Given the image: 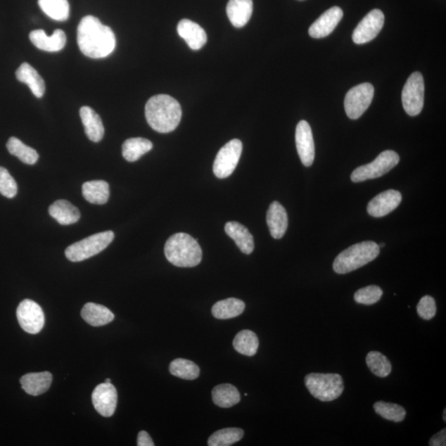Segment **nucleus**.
Wrapping results in <instances>:
<instances>
[{
  "mask_svg": "<svg viewBox=\"0 0 446 446\" xmlns=\"http://www.w3.org/2000/svg\"><path fill=\"white\" fill-rule=\"evenodd\" d=\"M77 42L82 53L93 59L107 58L116 47L115 32L91 15L85 16L80 21Z\"/></svg>",
  "mask_w": 446,
  "mask_h": 446,
  "instance_id": "1",
  "label": "nucleus"
},
{
  "mask_svg": "<svg viewBox=\"0 0 446 446\" xmlns=\"http://www.w3.org/2000/svg\"><path fill=\"white\" fill-rule=\"evenodd\" d=\"M145 113L150 127L160 134L173 132L182 117L181 106L167 94L151 97L146 104Z\"/></svg>",
  "mask_w": 446,
  "mask_h": 446,
  "instance_id": "2",
  "label": "nucleus"
},
{
  "mask_svg": "<svg viewBox=\"0 0 446 446\" xmlns=\"http://www.w3.org/2000/svg\"><path fill=\"white\" fill-rule=\"evenodd\" d=\"M165 254L168 262L177 267H197L203 257L198 241L183 232L170 237L165 246Z\"/></svg>",
  "mask_w": 446,
  "mask_h": 446,
  "instance_id": "3",
  "label": "nucleus"
},
{
  "mask_svg": "<svg viewBox=\"0 0 446 446\" xmlns=\"http://www.w3.org/2000/svg\"><path fill=\"white\" fill-rule=\"evenodd\" d=\"M381 248L374 241L351 246L340 253L334 260L333 269L340 274H348L362 268L378 257Z\"/></svg>",
  "mask_w": 446,
  "mask_h": 446,
  "instance_id": "4",
  "label": "nucleus"
},
{
  "mask_svg": "<svg viewBox=\"0 0 446 446\" xmlns=\"http://www.w3.org/2000/svg\"><path fill=\"white\" fill-rule=\"evenodd\" d=\"M305 381L311 395L321 402L338 400L344 391L343 378L338 374L312 373L307 374Z\"/></svg>",
  "mask_w": 446,
  "mask_h": 446,
  "instance_id": "5",
  "label": "nucleus"
},
{
  "mask_svg": "<svg viewBox=\"0 0 446 446\" xmlns=\"http://www.w3.org/2000/svg\"><path fill=\"white\" fill-rule=\"evenodd\" d=\"M115 239L112 231L99 232L68 246L65 251L66 258L72 262H83L107 248Z\"/></svg>",
  "mask_w": 446,
  "mask_h": 446,
  "instance_id": "6",
  "label": "nucleus"
},
{
  "mask_svg": "<svg viewBox=\"0 0 446 446\" xmlns=\"http://www.w3.org/2000/svg\"><path fill=\"white\" fill-rule=\"evenodd\" d=\"M400 155L395 151H386L379 154L371 163L359 166L351 174L354 183L365 181L383 177L400 163Z\"/></svg>",
  "mask_w": 446,
  "mask_h": 446,
  "instance_id": "7",
  "label": "nucleus"
},
{
  "mask_svg": "<svg viewBox=\"0 0 446 446\" xmlns=\"http://www.w3.org/2000/svg\"><path fill=\"white\" fill-rule=\"evenodd\" d=\"M425 85L423 77L420 72L412 73L403 87L402 106L408 115H420L424 106Z\"/></svg>",
  "mask_w": 446,
  "mask_h": 446,
  "instance_id": "8",
  "label": "nucleus"
},
{
  "mask_svg": "<svg viewBox=\"0 0 446 446\" xmlns=\"http://www.w3.org/2000/svg\"><path fill=\"white\" fill-rule=\"evenodd\" d=\"M374 88L371 84L363 83L350 89L345 98L346 115L350 120H358L371 104Z\"/></svg>",
  "mask_w": 446,
  "mask_h": 446,
  "instance_id": "9",
  "label": "nucleus"
},
{
  "mask_svg": "<svg viewBox=\"0 0 446 446\" xmlns=\"http://www.w3.org/2000/svg\"><path fill=\"white\" fill-rule=\"evenodd\" d=\"M241 153L243 144L238 139L231 140L222 147L213 164V173L216 177L219 179L229 177L236 168Z\"/></svg>",
  "mask_w": 446,
  "mask_h": 446,
  "instance_id": "10",
  "label": "nucleus"
},
{
  "mask_svg": "<svg viewBox=\"0 0 446 446\" xmlns=\"http://www.w3.org/2000/svg\"><path fill=\"white\" fill-rule=\"evenodd\" d=\"M17 317L22 329L27 333H39L44 327V310L34 301L30 300L22 301L18 307Z\"/></svg>",
  "mask_w": 446,
  "mask_h": 446,
  "instance_id": "11",
  "label": "nucleus"
},
{
  "mask_svg": "<svg viewBox=\"0 0 446 446\" xmlns=\"http://www.w3.org/2000/svg\"><path fill=\"white\" fill-rule=\"evenodd\" d=\"M384 25V14L381 9H373L355 28L352 39L355 44H364L376 39Z\"/></svg>",
  "mask_w": 446,
  "mask_h": 446,
  "instance_id": "12",
  "label": "nucleus"
},
{
  "mask_svg": "<svg viewBox=\"0 0 446 446\" xmlns=\"http://www.w3.org/2000/svg\"><path fill=\"white\" fill-rule=\"evenodd\" d=\"M94 408L103 416L109 417L115 414L117 403V389L111 383L98 384L92 393Z\"/></svg>",
  "mask_w": 446,
  "mask_h": 446,
  "instance_id": "13",
  "label": "nucleus"
},
{
  "mask_svg": "<svg viewBox=\"0 0 446 446\" xmlns=\"http://www.w3.org/2000/svg\"><path fill=\"white\" fill-rule=\"evenodd\" d=\"M295 140L298 153L300 155L302 163L307 167L311 166L315 158V145L311 127L307 122L302 120L298 122Z\"/></svg>",
  "mask_w": 446,
  "mask_h": 446,
  "instance_id": "14",
  "label": "nucleus"
},
{
  "mask_svg": "<svg viewBox=\"0 0 446 446\" xmlns=\"http://www.w3.org/2000/svg\"><path fill=\"white\" fill-rule=\"evenodd\" d=\"M401 202V193L395 189H389L374 197L369 203L367 211L370 216L382 217L395 210Z\"/></svg>",
  "mask_w": 446,
  "mask_h": 446,
  "instance_id": "15",
  "label": "nucleus"
},
{
  "mask_svg": "<svg viewBox=\"0 0 446 446\" xmlns=\"http://www.w3.org/2000/svg\"><path fill=\"white\" fill-rule=\"evenodd\" d=\"M343 11L339 7H332L317 18L310 27V35L313 39H324L334 31L336 26L343 20Z\"/></svg>",
  "mask_w": 446,
  "mask_h": 446,
  "instance_id": "16",
  "label": "nucleus"
},
{
  "mask_svg": "<svg viewBox=\"0 0 446 446\" xmlns=\"http://www.w3.org/2000/svg\"><path fill=\"white\" fill-rule=\"evenodd\" d=\"M30 39L37 49L49 52L60 51L66 44L65 33L60 30H55L51 36H47L44 30H34L30 32Z\"/></svg>",
  "mask_w": 446,
  "mask_h": 446,
  "instance_id": "17",
  "label": "nucleus"
},
{
  "mask_svg": "<svg viewBox=\"0 0 446 446\" xmlns=\"http://www.w3.org/2000/svg\"><path fill=\"white\" fill-rule=\"evenodd\" d=\"M177 31L180 37L193 51L201 49L206 44L208 37L203 28L189 20H183L179 23Z\"/></svg>",
  "mask_w": 446,
  "mask_h": 446,
  "instance_id": "18",
  "label": "nucleus"
},
{
  "mask_svg": "<svg viewBox=\"0 0 446 446\" xmlns=\"http://www.w3.org/2000/svg\"><path fill=\"white\" fill-rule=\"evenodd\" d=\"M270 234L274 239H281L288 229V215L281 203L274 201L270 204L267 217Z\"/></svg>",
  "mask_w": 446,
  "mask_h": 446,
  "instance_id": "19",
  "label": "nucleus"
},
{
  "mask_svg": "<svg viewBox=\"0 0 446 446\" xmlns=\"http://www.w3.org/2000/svg\"><path fill=\"white\" fill-rule=\"evenodd\" d=\"M253 12V0H229L227 4V17L235 27H244L250 20Z\"/></svg>",
  "mask_w": 446,
  "mask_h": 446,
  "instance_id": "20",
  "label": "nucleus"
},
{
  "mask_svg": "<svg viewBox=\"0 0 446 446\" xmlns=\"http://www.w3.org/2000/svg\"><path fill=\"white\" fill-rule=\"evenodd\" d=\"M51 382V374L47 371L27 374L20 379L23 390L32 396L44 395L50 388Z\"/></svg>",
  "mask_w": 446,
  "mask_h": 446,
  "instance_id": "21",
  "label": "nucleus"
},
{
  "mask_svg": "<svg viewBox=\"0 0 446 446\" xmlns=\"http://www.w3.org/2000/svg\"><path fill=\"white\" fill-rule=\"evenodd\" d=\"M79 115L82 117L85 134L90 141L98 142L103 139L104 127L101 117L91 108L84 106L80 108Z\"/></svg>",
  "mask_w": 446,
  "mask_h": 446,
  "instance_id": "22",
  "label": "nucleus"
},
{
  "mask_svg": "<svg viewBox=\"0 0 446 446\" xmlns=\"http://www.w3.org/2000/svg\"><path fill=\"white\" fill-rule=\"evenodd\" d=\"M225 231L232 240H234L241 253L246 255L253 253L254 238L245 226L237 222H229L225 226Z\"/></svg>",
  "mask_w": 446,
  "mask_h": 446,
  "instance_id": "23",
  "label": "nucleus"
},
{
  "mask_svg": "<svg viewBox=\"0 0 446 446\" xmlns=\"http://www.w3.org/2000/svg\"><path fill=\"white\" fill-rule=\"evenodd\" d=\"M18 82L25 83L30 88L37 98H42L45 94V82L37 71L28 63H23L16 70Z\"/></svg>",
  "mask_w": 446,
  "mask_h": 446,
  "instance_id": "24",
  "label": "nucleus"
},
{
  "mask_svg": "<svg viewBox=\"0 0 446 446\" xmlns=\"http://www.w3.org/2000/svg\"><path fill=\"white\" fill-rule=\"evenodd\" d=\"M49 215L63 226L74 224L80 218L78 208L64 199L51 204L49 208Z\"/></svg>",
  "mask_w": 446,
  "mask_h": 446,
  "instance_id": "25",
  "label": "nucleus"
},
{
  "mask_svg": "<svg viewBox=\"0 0 446 446\" xmlns=\"http://www.w3.org/2000/svg\"><path fill=\"white\" fill-rule=\"evenodd\" d=\"M82 317L93 326L107 325L115 319V314L108 308L94 302H88L84 306Z\"/></svg>",
  "mask_w": 446,
  "mask_h": 446,
  "instance_id": "26",
  "label": "nucleus"
},
{
  "mask_svg": "<svg viewBox=\"0 0 446 446\" xmlns=\"http://www.w3.org/2000/svg\"><path fill=\"white\" fill-rule=\"evenodd\" d=\"M82 194L85 200L89 203L102 205L108 201L110 191H109V185L106 181L93 180V181L83 184Z\"/></svg>",
  "mask_w": 446,
  "mask_h": 446,
  "instance_id": "27",
  "label": "nucleus"
},
{
  "mask_svg": "<svg viewBox=\"0 0 446 446\" xmlns=\"http://www.w3.org/2000/svg\"><path fill=\"white\" fill-rule=\"evenodd\" d=\"M245 307L243 301L230 298L216 302L212 308V313L217 319H230L240 316L244 312Z\"/></svg>",
  "mask_w": 446,
  "mask_h": 446,
  "instance_id": "28",
  "label": "nucleus"
},
{
  "mask_svg": "<svg viewBox=\"0 0 446 446\" xmlns=\"http://www.w3.org/2000/svg\"><path fill=\"white\" fill-rule=\"evenodd\" d=\"M153 147V142L141 137L127 139L122 144V156L129 163H135L142 155L149 153Z\"/></svg>",
  "mask_w": 446,
  "mask_h": 446,
  "instance_id": "29",
  "label": "nucleus"
},
{
  "mask_svg": "<svg viewBox=\"0 0 446 446\" xmlns=\"http://www.w3.org/2000/svg\"><path fill=\"white\" fill-rule=\"evenodd\" d=\"M212 401L218 407L229 408L241 401V395L237 388L230 383H222L212 391Z\"/></svg>",
  "mask_w": 446,
  "mask_h": 446,
  "instance_id": "30",
  "label": "nucleus"
},
{
  "mask_svg": "<svg viewBox=\"0 0 446 446\" xmlns=\"http://www.w3.org/2000/svg\"><path fill=\"white\" fill-rule=\"evenodd\" d=\"M7 149L9 153L16 156L22 163L27 165H34L39 158L36 150L27 146L17 137L12 136L8 139Z\"/></svg>",
  "mask_w": 446,
  "mask_h": 446,
  "instance_id": "31",
  "label": "nucleus"
},
{
  "mask_svg": "<svg viewBox=\"0 0 446 446\" xmlns=\"http://www.w3.org/2000/svg\"><path fill=\"white\" fill-rule=\"evenodd\" d=\"M42 11L56 21L63 22L70 16V4L68 0H39Z\"/></svg>",
  "mask_w": 446,
  "mask_h": 446,
  "instance_id": "32",
  "label": "nucleus"
},
{
  "mask_svg": "<svg viewBox=\"0 0 446 446\" xmlns=\"http://www.w3.org/2000/svg\"><path fill=\"white\" fill-rule=\"evenodd\" d=\"M234 349L246 357H253L257 352L259 340L255 332L250 330L241 331L234 340Z\"/></svg>",
  "mask_w": 446,
  "mask_h": 446,
  "instance_id": "33",
  "label": "nucleus"
},
{
  "mask_svg": "<svg viewBox=\"0 0 446 446\" xmlns=\"http://www.w3.org/2000/svg\"><path fill=\"white\" fill-rule=\"evenodd\" d=\"M170 372L175 377L193 381L199 376L200 370L191 360L179 358L170 363Z\"/></svg>",
  "mask_w": 446,
  "mask_h": 446,
  "instance_id": "34",
  "label": "nucleus"
},
{
  "mask_svg": "<svg viewBox=\"0 0 446 446\" xmlns=\"http://www.w3.org/2000/svg\"><path fill=\"white\" fill-rule=\"evenodd\" d=\"M367 364L370 371L379 378H386L392 372V364L389 359L378 351H370L367 357Z\"/></svg>",
  "mask_w": 446,
  "mask_h": 446,
  "instance_id": "35",
  "label": "nucleus"
},
{
  "mask_svg": "<svg viewBox=\"0 0 446 446\" xmlns=\"http://www.w3.org/2000/svg\"><path fill=\"white\" fill-rule=\"evenodd\" d=\"M244 435L243 430L240 428H225L216 431L208 439L210 446H229L238 442Z\"/></svg>",
  "mask_w": 446,
  "mask_h": 446,
  "instance_id": "36",
  "label": "nucleus"
},
{
  "mask_svg": "<svg viewBox=\"0 0 446 446\" xmlns=\"http://www.w3.org/2000/svg\"><path fill=\"white\" fill-rule=\"evenodd\" d=\"M374 411L383 419L395 422H401L405 419L406 410L395 403L377 402L374 404Z\"/></svg>",
  "mask_w": 446,
  "mask_h": 446,
  "instance_id": "37",
  "label": "nucleus"
},
{
  "mask_svg": "<svg viewBox=\"0 0 446 446\" xmlns=\"http://www.w3.org/2000/svg\"><path fill=\"white\" fill-rule=\"evenodd\" d=\"M383 296L381 288L376 286H370L359 289L355 293V301L359 305H373L381 300Z\"/></svg>",
  "mask_w": 446,
  "mask_h": 446,
  "instance_id": "38",
  "label": "nucleus"
},
{
  "mask_svg": "<svg viewBox=\"0 0 446 446\" xmlns=\"http://www.w3.org/2000/svg\"><path fill=\"white\" fill-rule=\"evenodd\" d=\"M0 193L8 198H13L18 193V185L15 179L12 177V175L6 168L1 167V166H0Z\"/></svg>",
  "mask_w": 446,
  "mask_h": 446,
  "instance_id": "39",
  "label": "nucleus"
},
{
  "mask_svg": "<svg viewBox=\"0 0 446 446\" xmlns=\"http://www.w3.org/2000/svg\"><path fill=\"white\" fill-rule=\"evenodd\" d=\"M417 313L421 319L431 320L436 314L435 301L433 297L426 295L422 297L416 307Z\"/></svg>",
  "mask_w": 446,
  "mask_h": 446,
  "instance_id": "40",
  "label": "nucleus"
},
{
  "mask_svg": "<svg viewBox=\"0 0 446 446\" xmlns=\"http://www.w3.org/2000/svg\"><path fill=\"white\" fill-rule=\"evenodd\" d=\"M446 429L444 428L438 434L433 436L429 441L431 446H445L446 445Z\"/></svg>",
  "mask_w": 446,
  "mask_h": 446,
  "instance_id": "41",
  "label": "nucleus"
},
{
  "mask_svg": "<svg viewBox=\"0 0 446 446\" xmlns=\"http://www.w3.org/2000/svg\"><path fill=\"white\" fill-rule=\"evenodd\" d=\"M137 445L139 446H154L153 439L145 431H141L137 435Z\"/></svg>",
  "mask_w": 446,
  "mask_h": 446,
  "instance_id": "42",
  "label": "nucleus"
},
{
  "mask_svg": "<svg viewBox=\"0 0 446 446\" xmlns=\"http://www.w3.org/2000/svg\"><path fill=\"white\" fill-rule=\"evenodd\" d=\"M445 412H446V410L445 409V410H444V414H443V419H444V421H446V417H445V416H446V415H445Z\"/></svg>",
  "mask_w": 446,
  "mask_h": 446,
  "instance_id": "43",
  "label": "nucleus"
},
{
  "mask_svg": "<svg viewBox=\"0 0 446 446\" xmlns=\"http://www.w3.org/2000/svg\"><path fill=\"white\" fill-rule=\"evenodd\" d=\"M378 246H379V248H384V246H386V244H384V243L383 244H381V245H378Z\"/></svg>",
  "mask_w": 446,
  "mask_h": 446,
  "instance_id": "44",
  "label": "nucleus"
},
{
  "mask_svg": "<svg viewBox=\"0 0 446 446\" xmlns=\"http://www.w3.org/2000/svg\"><path fill=\"white\" fill-rule=\"evenodd\" d=\"M106 383H111L110 378H106Z\"/></svg>",
  "mask_w": 446,
  "mask_h": 446,
  "instance_id": "45",
  "label": "nucleus"
}]
</instances>
